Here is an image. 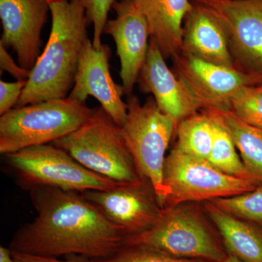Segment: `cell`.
Segmentation results:
<instances>
[{
  "mask_svg": "<svg viewBox=\"0 0 262 262\" xmlns=\"http://www.w3.org/2000/svg\"><path fill=\"white\" fill-rule=\"evenodd\" d=\"M30 195L37 216L15 232L11 252L97 259L125 246L127 234L81 192L38 187Z\"/></svg>",
  "mask_w": 262,
  "mask_h": 262,
  "instance_id": "obj_1",
  "label": "cell"
},
{
  "mask_svg": "<svg viewBox=\"0 0 262 262\" xmlns=\"http://www.w3.org/2000/svg\"><path fill=\"white\" fill-rule=\"evenodd\" d=\"M50 11L49 39L15 107L67 98L75 84L81 51L89 38L85 10L77 0H58L50 4Z\"/></svg>",
  "mask_w": 262,
  "mask_h": 262,
  "instance_id": "obj_2",
  "label": "cell"
},
{
  "mask_svg": "<svg viewBox=\"0 0 262 262\" xmlns=\"http://www.w3.org/2000/svg\"><path fill=\"white\" fill-rule=\"evenodd\" d=\"M96 110L70 97L12 108L0 117V153L53 143L84 125Z\"/></svg>",
  "mask_w": 262,
  "mask_h": 262,
  "instance_id": "obj_3",
  "label": "cell"
},
{
  "mask_svg": "<svg viewBox=\"0 0 262 262\" xmlns=\"http://www.w3.org/2000/svg\"><path fill=\"white\" fill-rule=\"evenodd\" d=\"M64 150L91 171L120 184L139 182L126 143L118 126L102 107L96 108L84 125L51 143Z\"/></svg>",
  "mask_w": 262,
  "mask_h": 262,
  "instance_id": "obj_4",
  "label": "cell"
},
{
  "mask_svg": "<svg viewBox=\"0 0 262 262\" xmlns=\"http://www.w3.org/2000/svg\"><path fill=\"white\" fill-rule=\"evenodd\" d=\"M127 115L122 131L141 178L154 189L157 199L164 208L166 192L163 184L165 152L177 129V122L163 113L153 96L144 104L131 94L127 98Z\"/></svg>",
  "mask_w": 262,
  "mask_h": 262,
  "instance_id": "obj_5",
  "label": "cell"
},
{
  "mask_svg": "<svg viewBox=\"0 0 262 262\" xmlns=\"http://www.w3.org/2000/svg\"><path fill=\"white\" fill-rule=\"evenodd\" d=\"M183 203L162 209L152 227L127 236L125 246L152 248L175 256L209 262H224L225 253L195 205Z\"/></svg>",
  "mask_w": 262,
  "mask_h": 262,
  "instance_id": "obj_6",
  "label": "cell"
},
{
  "mask_svg": "<svg viewBox=\"0 0 262 262\" xmlns=\"http://www.w3.org/2000/svg\"><path fill=\"white\" fill-rule=\"evenodd\" d=\"M5 156L20 186L29 191L51 187L82 192L122 184L91 171L52 144L30 146Z\"/></svg>",
  "mask_w": 262,
  "mask_h": 262,
  "instance_id": "obj_7",
  "label": "cell"
},
{
  "mask_svg": "<svg viewBox=\"0 0 262 262\" xmlns=\"http://www.w3.org/2000/svg\"><path fill=\"white\" fill-rule=\"evenodd\" d=\"M261 183L228 175L208 160L186 154L174 146L164 164L166 199L163 208L238 195L253 190Z\"/></svg>",
  "mask_w": 262,
  "mask_h": 262,
  "instance_id": "obj_8",
  "label": "cell"
},
{
  "mask_svg": "<svg viewBox=\"0 0 262 262\" xmlns=\"http://www.w3.org/2000/svg\"><path fill=\"white\" fill-rule=\"evenodd\" d=\"M220 19L234 67L262 77V0H198Z\"/></svg>",
  "mask_w": 262,
  "mask_h": 262,
  "instance_id": "obj_9",
  "label": "cell"
},
{
  "mask_svg": "<svg viewBox=\"0 0 262 262\" xmlns=\"http://www.w3.org/2000/svg\"><path fill=\"white\" fill-rule=\"evenodd\" d=\"M173 72L203 108L231 111L234 95L246 86L262 84V77L235 67L214 64L180 53L174 59Z\"/></svg>",
  "mask_w": 262,
  "mask_h": 262,
  "instance_id": "obj_10",
  "label": "cell"
},
{
  "mask_svg": "<svg viewBox=\"0 0 262 262\" xmlns=\"http://www.w3.org/2000/svg\"><path fill=\"white\" fill-rule=\"evenodd\" d=\"M81 194L127 236L152 227L163 209L152 186L144 179L105 190L84 191Z\"/></svg>",
  "mask_w": 262,
  "mask_h": 262,
  "instance_id": "obj_11",
  "label": "cell"
},
{
  "mask_svg": "<svg viewBox=\"0 0 262 262\" xmlns=\"http://www.w3.org/2000/svg\"><path fill=\"white\" fill-rule=\"evenodd\" d=\"M111 53L107 45H102L97 51L91 40L86 39L81 51L75 84L68 97L85 102L89 96H93L115 123L122 127L127 118V106L122 99L125 94L122 85L115 83L110 74Z\"/></svg>",
  "mask_w": 262,
  "mask_h": 262,
  "instance_id": "obj_12",
  "label": "cell"
},
{
  "mask_svg": "<svg viewBox=\"0 0 262 262\" xmlns=\"http://www.w3.org/2000/svg\"><path fill=\"white\" fill-rule=\"evenodd\" d=\"M117 17L108 20L103 33L113 37L120 61V76L124 94H133L134 85L147 56L150 34L144 15L133 0H120L113 5Z\"/></svg>",
  "mask_w": 262,
  "mask_h": 262,
  "instance_id": "obj_13",
  "label": "cell"
},
{
  "mask_svg": "<svg viewBox=\"0 0 262 262\" xmlns=\"http://www.w3.org/2000/svg\"><path fill=\"white\" fill-rule=\"evenodd\" d=\"M49 10L46 0H0V44L16 53L18 64L25 70H32L39 57Z\"/></svg>",
  "mask_w": 262,
  "mask_h": 262,
  "instance_id": "obj_14",
  "label": "cell"
},
{
  "mask_svg": "<svg viewBox=\"0 0 262 262\" xmlns=\"http://www.w3.org/2000/svg\"><path fill=\"white\" fill-rule=\"evenodd\" d=\"M165 61L159 48L149 39L147 56L137 82L141 92L152 94L160 110L178 125L202 107Z\"/></svg>",
  "mask_w": 262,
  "mask_h": 262,
  "instance_id": "obj_15",
  "label": "cell"
},
{
  "mask_svg": "<svg viewBox=\"0 0 262 262\" xmlns=\"http://www.w3.org/2000/svg\"><path fill=\"white\" fill-rule=\"evenodd\" d=\"M181 53L208 63L235 67L223 24L208 7L198 0H192L184 19Z\"/></svg>",
  "mask_w": 262,
  "mask_h": 262,
  "instance_id": "obj_16",
  "label": "cell"
},
{
  "mask_svg": "<svg viewBox=\"0 0 262 262\" xmlns=\"http://www.w3.org/2000/svg\"><path fill=\"white\" fill-rule=\"evenodd\" d=\"M147 21L150 39L165 60L182 53L183 24L192 7L189 0H133Z\"/></svg>",
  "mask_w": 262,
  "mask_h": 262,
  "instance_id": "obj_17",
  "label": "cell"
},
{
  "mask_svg": "<svg viewBox=\"0 0 262 262\" xmlns=\"http://www.w3.org/2000/svg\"><path fill=\"white\" fill-rule=\"evenodd\" d=\"M206 210L232 256L244 262H262L261 227L228 214L211 201Z\"/></svg>",
  "mask_w": 262,
  "mask_h": 262,
  "instance_id": "obj_18",
  "label": "cell"
},
{
  "mask_svg": "<svg viewBox=\"0 0 262 262\" xmlns=\"http://www.w3.org/2000/svg\"><path fill=\"white\" fill-rule=\"evenodd\" d=\"M217 111L241 153L248 173L262 183V129L243 121L230 110Z\"/></svg>",
  "mask_w": 262,
  "mask_h": 262,
  "instance_id": "obj_19",
  "label": "cell"
},
{
  "mask_svg": "<svg viewBox=\"0 0 262 262\" xmlns=\"http://www.w3.org/2000/svg\"><path fill=\"white\" fill-rule=\"evenodd\" d=\"M203 110L211 119L214 134L208 161L228 175L238 178L253 179L242 160L239 159L232 136L218 111L214 108H203Z\"/></svg>",
  "mask_w": 262,
  "mask_h": 262,
  "instance_id": "obj_20",
  "label": "cell"
},
{
  "mask_svg": "<svg viewBox=\"0 0 262 262\" xmlns=\"http://www.w3.org/2000/svg\"><path fill=\"white\" fill-rule=\"evenodd\" d=\"M176 147L196 158L208 160L213 142V128L211 119L203 110L184 118L176 129Z\"/></svg>",
  "mask_w": 262,
  "mask_h": 262,
  "instance_id": "obj_21",
  "label": "cell"
},
{
  "mask_svg": "<svg viewBox=\"0 0 262 262\" xmlns=\"http://www.w3.org/2000/svg\"><path fill=\"white\" fill-rule=\"evenodd\" d=\"M211 202L228 214L262 228V183L250 192Z\"/></svg>",
  "mask_w": 262,
  "mask_h": 262,
  "instance_id": "obj_22",
  "label": "cell"
},
{
  "mask_svg": "<svg viewBox=\"0 0 262 262\" xmlns=\"http://www.w3.org/2000/svg\"><path fill=\"white\" fill-rule=\"evenodd\" d=\"M231 111L243 121L262 129V92L256 86H246L234 95Z\"/></svg>",
  "mask_w": 262,
  "mask_h": 262,
  "instance_id": "obj_23",
  "label": "cell"
},
{
  "mask_svg": "<svg viewBox=\"0 0 262 262\" xmlns=\"http://www.w3.org/2000/svg\"><path fill=\"white\" fill-rule=\"evenodd\" d=\"M82 258L84 262H209L177 258L152 248L139 246H124L116 253L106 258L97 259Z\"/></svg>",
  "mask_w": 262,
  "mask_h": 262,
  "instance_id": "obj_24",
  "label": "cell"
},
{
  "mask_svg": "<svg viewBox=\"0 0 262 262\" xmlns=\"http://www.w3.org/2000/svg\"><path fill=\"white\" fill-rule=\"evenodd\" d=\"M85 10L89 24H94L93 46L99 51L102 46L101 38L107 22L108 13L116 0H77Z\"/></svg>",
  "mask_w": 262,
  "mask_h": 262,
  "instance_id": "obj_25",
  "label": "cell"
},
{
  "mask_svg": "<svg viewBox=\"0 0 262 262\" xmlns=\"http://www.w3.org/2000/svg\"><path fill=\"white\" fill-rule=\"evenodd\" d=\"M27 81L17 80L14 82L0 81V116L17 106Z\"/></svg>",
  "mask_w": 262,
  "mask_h": 262,
  "instance_id": "obj_26",
  "label": "cell"
},
{
  "mask_svg": "<svg viewBox=\"0 0 262 262\" xmlns=\"http://www.w3.org/2000/svg\"><path fill=\"white\" fill-rule=\"evenodd\" d=\"M0 68L2 71L8 72L17 80H28L30 77L31 71L25 70L18 63H15L6 48L2 44H0Z\"/></svg>",
  "mask_w": 262,
  "mask_h": 262,
  "instance_id": "obj_27",
  "label": "cell"
},
{
  "mask_svg": "<svg viewBox=\"0 0 262 262\" xmlns=\"http://www.w3.org/2000/svg\"><path fill=\"white\" fill-rule=\"evenodd\" d=\"M12 256L16 262H84L82 257L74 256L70 260L58 259V257L39 256L21 252H11Z\"/></svg>",
  "mask_w": 262,
  "mask_h": 262,
  "instance_id": "obj_28",
  "label": "cell"
},
{
  "mask_svg": "<svg viewBox=\"0 0 262 262\" xmlns=\"http://www.w3.org/2000/svg\"><path fill=\"white\" fill-rule=\"evenodd\" d=\"M0 262H16L12 256L9 248L1 246L0 247Z\"/></svg>",
  "mask_w": 262,
  "mask_h": 262,
  "instance_id": "obj_29",
  "label": "cell"
},
{
  "mask_svg": "<svg viewBox=\"0 0 262 262\" xmlns=\"http://www.w3.org/2000/svg\"><path fill=\"white\" fill-rule=\"evenodd\" d=\"M224 262H244L243 261H241V260H239V258H237V257H235L234 256H232V255H231V256H229V257L226 258V259Z\"/></svg>",
  "mask_w": 262,
  "mask_h": 262,
  "instance_id": "obj_30",
  "label": "cell"
},
{
  "mask_svg": "<svg viewBox=\"0 0 262 262\" xmlns=\"http://www.w3.org/2000/svg\"><path fill=\"white\" fill-rule=\"evenodd\" d=\"M46 1H47L50 5L52 3H54V2L58 1V0H46Z\"/></svg>",
  "mask_w": 262,
  "mask_h": 262,
  "instance_id": "obj_31",
  "label": "cell"
},
{
  "mask_svg": "<svg viewBox=\"0 0 262 262\" xmlns=\"http://www.w3.org/2000/svg\"><path fill=\"white\" fill-rule=\"evenodd\" d=\"M257 87V89L259 90V91H261L262 92V84H259V85L256 86Z\"/></svg>",
  "mask_w": 262,
  "mask_h": 262,
  "instance_id": "obj_32",
  "label": "cell"
}]
</instances>
